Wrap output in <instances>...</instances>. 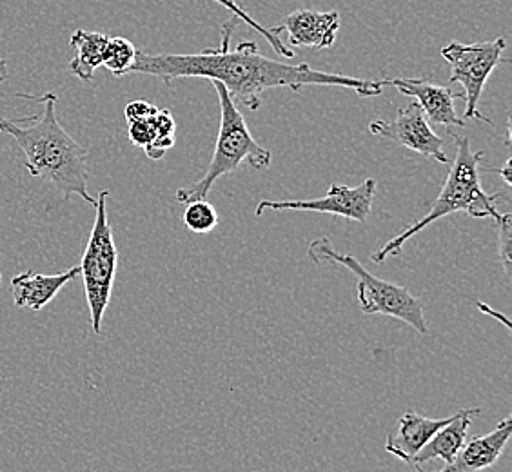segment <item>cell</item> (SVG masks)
<instances>
[{
  "label": "cell",
  "instance_id": "cell-22",
  "mask_svg": "<svg viewBox=\"0 0 512 472\" xmlns=\"http://www.w3.org/2000/svg\"><path fill=\"white\" fill-rule=\"evenodd\" d=\"M157 113V111H155ZM153 113V115H155ZM153 115L148 118H140V120H131L129 126V140L131 144H135L137 148L148 149L155 140H157V131L153 126Z\"/></svg>",
  "mask_w": 512,
  "mask_h": 472
},
{
  "label": "cell",
  "instance_id": "cell-18",
  "mask_svg": "<svg viewBox=\"0 0 512 472\" xmlns=\"http://www.w3.org/2000/svg\"><path fill=\"white\" fill-rule=\"evenodd\" d=\"M213 2L224 6L226 10L231 11L233 17L244 20L251 30L260 33V35L269 42V46L273 48L276 55H280V57H284V59H295V51L291 50L289 46H286V44L280 40V35H276L275 31L271 30V28H264L260 22H256V20L238 4L237 0H213Z\"/></svg>",
  "mask_w": 512,
  "mask_h": 472
},
{
  "label": "cell",
  "instance_id": "cell-17",
  "mask_svg": "<svg viewBox=\"0 0 512 472\" xmlns=\"http://www.w3.org/2000/svg\"><path fill=\"white\" fill-rule=\"evenodd\" d=\"M135 59H137V50L128 39H124V37H113L111 39L109 37L102 66H106L115 77H122V75H128L131 71Z\"/></svg>",
  "mask_w": 512,
  "mask_h": 472
},
{
  "label": "cell",
  "instance_id": "cell-25",
  "mask_svg": "<svg viewBox=\"0 0 512 472\" xmlns=\"http://www.w3.org/2000/svg\"><path fill=\"white\" fill-rule=\"evenodd\" d=\"M10 77V69H8V62L4 59H0V84L6 82V79Z\"/></svg>",
  "mask_w": 512,
  "mask_h": 472
},
{
  "label": "cell",
  "instance_id": "cell-11",
  "mask_svg": "<svg viewBox=\"0 0 512 472\" xmlns=\"http://www.w3.org/2000/svg\"><path fill=\"white\" fill-rule=\"evenodd\" d=\"M387 86H394L405 97L413 99L429 122L445 128L465 126V120L456 115L454 108V99H460V95H454L451 89L425 79H387Z\"/></svg>",
  "mask_w": 512,
  "mask_h": 472
},
{
  "label": "cell",
  "instance_id": "cell-26",
  "mask_svg": "<svg viewBox=\"0 0 512 472\" xmlns=\"http://www.w3.org/2000/svg\"><path fill=\"white\" fill-rule=\"evenodd\" d=\"M0 280H2V275H0Z\"/></svg>",
  "mask_w": 512,
  "mask_h": 472
},
{
  "label": "cell",
  "instance_id": "cell-10",
  "mask_svg": "<svg viewBox=\"0 0 512 472\" xmlns=\"http://www.w3.org/2000/svg\"><path fill=\"white\" fill-rule=\"evenodd\" d=\"M271 30L276 35L287 31L289 46L293 48L300 46L311 50H325L335 46L340 30V15L338 11L296 10Z\"/></svg>",
  "mask_w": 512,
  "mask_h": 472
},
{
  "label": "cell",
  "instance_id": "cell-19",
  "mask_svg": "<svg viewBox=\"0 0 512 472\" xmlns=\"http://www.w3.org/2000/svg\"><path fill=\"white\" fill-rule=\"evenodd\" d=\"M153 126L157 131V140L144 151L151 160H160L168 153L169 149L175 146L177 124H175V118L169 109H157V113L153 115Z\"/></svg>",
  "mask_w": 512,
  "mask_h": 472
},
{
  "label": "cell",
  "instance_id": "cell-6",
  "mask_svg": "<svg viewBox=\"0 0 512 472\" xmlns=\"http://www.w3.org/2000/svg\"><path fill=\"white\" fill-rule=\"evenodd\" d=\"M109 191H100L95 200V224L89 235L88 247L82 255L80 275L84 280L86 300L91 315L93 333H102V322L108 309L113 284L119 267V251L113 238V227L108 220Z\"/></svg>",
  "mask_w": 512,
  "mask_h": 472
},
{
  "label": "cell",
  "instance_id": "cell-7",
  "mask_svg": "<svg viewBox=\"0 0 512 472\" xmlns=\"http://www.w3.org/2000/svg\"><path fill=\"white\" fill-rule=\"evenodd\" d=\"M507 48V40H491V42H449L442 50V57L451 66L449 82L462 84L463 93L460 99L465 100L463 118L480 120L491 124L489 118L483 117L478 109L483 89L496 66L502 62L503 51Z\"/></svg>",
  "mask_w": 512,
  "mask_h": 472
},
{
  "label": "cell",
  "instance_id": "cell-5",
  "mask_svg": "<svg viewBox=\"0 0 512 472\" xmlns=\"http://www.w3.org/2000/svg\"><path fill=\"white\" fill-rule=\"evenodd\" d=\"M307 255L315 264H335L349 269L358 278L356 298L365 315L393 316L411 325L418 335H427L429 325L425 322L424 305L411 295L409 289L391 284L369 273L356 256L338 253L329 238H316L307 249Z\"/></svg>",
  "mask_w": 512,
  "mask_h": 472
},
{
  "label": "cell",
  "instance_id": "cell-2",
  "mask_svg": "<svg viewBox=\"0 0 512 472\" xmlns=\"http://www.w3.org/2000/svg\"><path fill=\"white\" fill-rule=\"evenodd\" d=\"M19 97L39 100L42 111L35 117L19 120L0 117V131L19 144L30 177L50 182L64 200L77 195L95 206V198L88 191V149L60 126L55 111L59 97L55 93L42 97L19 93Z\"/></svg>",
  "mask_w": 512,
  "mask_h": 472
},
{
  "label": "cell",
  "instance_id": "cell-4",
  "mask_svg": "<svg viewBox=\"0 0 512 472\" xmlns=\"http://www.w3.org/2000/svg\"><path fill=\"white\" fill-rule=\"evenodd\" d=\"M220 102V129L213 158L207 166L204 177L188 187H180L177 200L189 204L193 200H206L209 191L218 178L226 177L242 168L244 164L253 169H267L271 166V151L260 146L247 128L246 118L240 113L237 102L231 99L227 89L211 80Z\"/></svg>",
  "mask_w": 512,
  "mask_h": 472
},
{
  "label": "cell",
  "instance_id": "cell-9",
  "mask_svg": "<svg viewBox=\"0 0 512 472\" xmlns=\"http://www.w3.org/2000/svg\"><path fill=\"white\" fill-rule=\"evenodd\" d=\"M369 133L394 142L396 146L416 151L424 157L433 158L440 164H449L444 140L434 133L431 122L416 102L400 109L394 120L376 118L369 124Z\"/></svg>",
  "mask_w": 512,
  "mask_h": 472
},
{
  "label": "cell",
  "instance_id": "cell-20",
  "mask_svg": "<svg viewBox=\"0 0 512 472\" xmlns=\"http://www.w3.org/2000/svg\"><path fill=\"white\" fill-rule=\"evenodd\" d=\"M218 222H220V217H218L217 209L209 204L207 198L189 202L184 211V224L189 231L198 233V235L211 233L218 226Z\"/></svg>",
  "mask_w": 512,
  "mask_h": 472
},
{
  "label": "cell",
  "instance_id": "cell-23",
  "mask_svg": "<svg viewBox=\"0 0 512 472\" xmlns=\"http://www.w3.org/2000/svg\"><path fill=\"white\" fill-rule=\"evenodd\" d=\"M157 109V106L149 104L146 100H133V102H129L128 106H126L124 113H126V120L131 122V120L151 117Z\"/></svg>",
  "mask_w": 512,
  "mask_h": 472
},
{
  "label": "cell",
  "instance_id": "cell-14",
  "mask_svg": "<svg viewBox=\"0 0 512 472\" xmlns=\"http://www.w3.org/2000/svg\"><path fill=\"white\" fill-rule=\"evenodd\" d=\"M77 276H80V267H71L57 275H39L35 271H26L13 276L10 287L15 305L20 309L40 311L59 295L62 287L73 282Z\"/></svg>",
  "mask_w": 512,
  "mask_h": 472
},
{
  "label": "cell",
  "instance_id": "cell-13",
  "mask_svg": "<svg viewBox=\"0 0 512 472\" xmlns=\"http://www.w3.org/2000/svg\"><path fill=\"white\" fill-rule=\"evenodd\" d=\"M454 416L447 418H427L416 411L405 413L398 420V431L396 434H389L385 440V451L393 454L400 462L411 465L416 453L424 447L425 443L433 438L444 425L453 422Z\"/></svg>",
  "mask_w": 512,
  "mask_h": 472
},
{
  "label": "cell",
  "instance_id": "cell-3",
  "mask_svg": "<svg viewBox=\"0 0 512 472\" xmlns=\"http://www.w3.org/2000/svg\"><path fill=\"white\" fill-rule=\"evenodd\" d=\"M451 135L456 144V157L431 211L418 222H414L413 226L405 227L402 233L391 238L385 246L380 247L373 255L375 264H384L389 256L400 255L407 240H411L433 222H438L453 213H467L469 217L493 220L502 217V213L496 207V200H500L502 195H487L480 182L483 151H473L469 138L454 135L453 131Z\"/></svg>",
  "mask_w": 512,
  "mask_h": 472
},
{
  "label": "cell",
  "instance_id": "cell-21",
  "mask_svg": "<svg viewBox=\"0 0 512 472\" xmlns=\"http://www.w3.org/2000/svg\"><path fill=\"white\" fill-rule=\"evenodd\" d=\"M496 231H498V256L502 262L503 273L511 278L512 266V215L502 213V217L496 218Z\"/></svg>",
  "mask_w": 512,
  "mask_h": 472
},
{
  "label": "cell",
  "instance_id": "cell-12",
  "mask_svg": "<svg viewBox=\"0 0 512 472\" xmlns=\"http://www.w3.org/2000/svg\"><path fill=\"white\" fill-rule=\"evenodd\" d=\"M512 436V418L507 416L498 427L485 436H476L463 443L462 449L454 456L451 463H445L438 472H482L493 467L494 462L502 456Z\"/></svg>",
  "mask_w": 512,
  "mask_h": 472
},
{
  "label": "cell",
  "instance_id": "cell-1",
  "mask_svg": "<svg viewBox=\"0 0 512 472\" xmlns=\"http://www.w3.org/2000/svg\"><path fill=\"white\" fill-rule=\"evenodd\" d=\"M237 17L222 26V39L218 48H207L200 53L149 55L137 51V59L129 73H144L171 84L177 79L217 80L231 99L244 108L256 111L262 106V93L266 89L289 88L300 91L306 86H331L356 91L360 97L382 95L387 80H365L335 75L311 68L306 62L287 64L264 57L256 42L244 40L231 50V33Z\"/></svg>",
  "mask_w": 512,
  "mask_h": 472
},
{
  "label": "cell",
  "instance_id": "cell-15",
  "mask_svg": "<svg viewBox=\"0 0 512 472\" xmlns=\"http://www.w3.org/2000/svg\"><path fill=\"white\" fill-rule=\"evenodd\" d=\"M482 413V409H462L454 416L453 422L444 425L438 433L434 434L429 442L416 453L411 462L418 472H425L420 465L431 462V460H442L444 463H451L454 456L462 449L463 443L467 442V431L473 423L474 416Z\"/></svg>",
  "mask_w": 512,
  "mask_h": 472
},
{
  "label": "cell",
  "instance_id": "cell-16",
  "mask_svg": "<svg viewBox=\"0 0 512 472\" xmlns=\"http://www.w3.org/2000/svg\"><path fill=\"white\" fill-rule=\"evenodd\" d=\"M108 35L99 31L77 30L71 35V48L75 50V59L69 62L71 73L82 80L89 82L95 77V71L104 62V51L108 46Z\"/></svg>",
  "mask_w": 512,
  "mask_h": 472
},
{
  "label": "cell",
  "instance_id": "cell-24",
  "mask_svg": "<svg viewBox=\"0 0 512 472\" xmlns=\"http://www.w3.org/2000/svg\"><path fill=\"white\" fill-rule=\"evenodd\" d=\"M498 175L505 180V184L507 187H511V158L509 160H505V164H503L502 169H498Z\"/></svg>",
  "mask_w": 512,
  "mask_h": 472
},
{
  "label": "cell",
  "instance_id": "cell-8",
  "mask_svg": "<svg viewBox=\"0 0 512 472\" xmlns=\"http://www.w3.org/2000/svg\"><path fill=\"white\" fill-rule=\"evenodd\" d=\"M376 195L375 178H367L360 186L349 187L344 184H331L327 195L313 200H282L271 202L262 200L255 209L256 217H262L264 211H316L333 217H342L353 222H367L373 209Z\"/></svg>",
  "mask_w": 512,
  "mask_h": 472
}]
</instances>
